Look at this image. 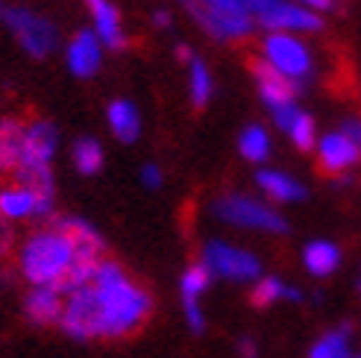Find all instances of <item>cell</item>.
I'll list each match as a JSON object with an SVG mask.
<instances>
[{"instance_id":"obj_1","label":"cell","mask_w":361,"mask_h":358,"mask_svg":"<svg viewBox=\"0 0 361 358\" xmlns=\"http://www.w3.org/2000/svg\"><path fill=\"white\" fill-rule=\"evenodd\" d=\"M92 285L103 302L97 338H103V341H123V338H133L144 329V323L153 314V294L147 291V285L135 282L126 273L121 261L100 259Z\"/></svg>"},{"instance_id":"obj_2","label":"cell","mask_w":361,"mask_h":358,"mask_svg":"<svg viewBox=\"0 0 361 358\" xmlns=\"http://www.w3.org/2000/svg\"><path fill=\"white\" fill-rule=\"evenodd\" d=\"M77 259V249L62 229H39L21 247V273L32 285H56Z\"/></svg>"},{"instance_id":"obj_3","label":"cell","mask_w":361,"mask_h":358,"mask_svg":"<svg viewBox=\"0 0 361 358\" xmlns=\"http://www.w3.org/2000/svg\"><path fill=\"white\" fill-rule=\"evenodd\" d=\"M262 59L300 85L309 80L314 70L312 50L305 47V42H300L294 32H267V39L262 42Z\"/></svg>"},{"instance_id":"obj_4","label":"cell","mask_w":361,"mask_h":358,"mask_svg":"<svg viewBox=\"0 0 361 358\" xmlns=\"http://www.w3.org/2000/svg\"><path fill=\"white\" fill-rule=\"evenodd\" d=\"M214 214L232 226H247V229H262V232H288V221L270 206L252 200L247 194H226L214 203Z\"/></svg>"},{"instance_id":"obj_5","label":"cell","mask_w":361,"mask_h":358,"mask_svg":"<svg viewBox=\"0 0 361 358\" xmlns=\"http://www.w3.org/2000/svg\"><path fill=\"white\" fill-rule=\"evenodd\" d=\"M6 24H9L12 35L18 39V44H21L35 59L50 56L53 47H56V42H59L56 27H53L47 18L35 15L30 9H9L6 12Z\"/></svg>"},{"instance_id":"obj_6","label":"cell","mask_w":361,"mask_h":358,"mask_svg":"<svg viewBox=\"0 0 361 358\" xmlns=\"http://www.w3.org/2000/svg\"><path fill=\"white\" fill-rule=\"evenodd\" d=\"M203 264L209 267L212 276L232 279V282L256 279L262 273V264L256 256L247 253V249L232 247V244H224V241H209L203 247Z\"/></svg>"},{"instance_id":"obj_7","label":"cell","mask_w":361,"mask_h":358,"mask_svg":"<svg viewBox=\"0 0 361 358\" xmlns=\"http://www.w3.org/2000/svg\"><path fill=\"white\" fill-rule=\"evenodd\" d=\"M256 18L270 32H314L323 27L314 9L291 4V0H270Z\"/></svg>"},{"instance_id":"obj_8","label":"cell","mask_w":361,"mask_h":358,"mask_svg":"<svg viewBox=\"0 0 361 358\" xmlns=\"http://www.w3.org/2000/svg\"><path fill=\"white\" fill-rule=\"evenodd\" d=\"M197 24H200L212 39H221V42H238V39H247L250 30H252V21L250 15H221L209 6H203L200 0H179Z\"/></svg>"},{"instance_id":"obj_9","label":"cell","mask_w":361,"mask_h":358,"mask_svg":"<svg viewBox=\"0 0 361 358\" xmlns=\"http://www.w3.org/2000/svg\"><path fill=\"white\" fill-rule=\"evenodd\" d=\"M56 127L44 118H35L27 123V132H24V156H21V165L18 171H30V168H50V159L56 153ZM15 171V173H18Z\"/></svg>"},{"instance_id":"obj_10","label":"cell","mask_w":361,"mask_h":358,"mask_svg":"<svg viewBox=\"0 0 361 358\" xmlns=\"http://www.w3.org/2000/svg\"><path fill=\"white\" fill-rule=\"evenodd\" d=\"M250 70H252V77H256V82H259V92H262V100L267 103V109L294 103V97L300 92V82L288 80L285 74H279V70L274 65H267L264 59H252Z\"/></svg>"},{"instance_id":"obj_11","label":"cell","mask_w":361,"mask_h":358,"mask_svg":"<svg viewBox=\"0 0 361 358\" xmlns=\"http://www.w3.org/2000/svg\"><path fill=\"white\" fill-rule=\"evenodd\" d=\"M317 159H320V171L323 173H344L347 168L361 162V150L344 132H329V135L320 138Z\"/></svg>"},{"instance_id":"obj_12","label":"cell","mask_w":361,"mask_h":358,"mask_svg":"<svg viewBox=\"0 0 361 358\" xmlns=\"http://www.w3.org/2000/svg\"><path fill=\"white\" fill-rule=\"evenodd\" d=\"M100 59H103V50H100L97 32L80 30L68 44V68H71V74L80 77V80L94 77L97 68H100Z\"/></svg>"},{"instance_id":"obj_13","label":"cell","mask_w":361,"mask_h":358,"mask_svg":"<svg viewBox=\"0 0 361 358\" xmlns=\"http://www.w3.org/2000/svg\"><path fill=\"white\" fill-rule=\"evenodd\" d=\"M62 294L53 285H32V291L24 297V311L35 326H56L62 320Z\"/></svg>"},{"instance_id":"obj_14","label":"cell","mask_w":361,"mask_h":358,"mask_svg":"<svg viewBox=\"0 0 361 358\" xmlns=\"http://www.w3.org/2000/svg\"><path fill=\"white\" fill-rule=\"evenodd\" d=\"M27 123L21 118H0V176H15L24 156Z\"/></svg>"},{"instance_id":"obj_15","label":"cell","mask_w":361,"mask_h":358,"mask_svg":"<svg viewBox=\"0 0 361 358\" xmlns=\"http://www.w3.org/2000/svg\"><path fill=\"white\" fill-rule=\"evenodd\" d=\"M50 226L62 229L65 235L71 238V244H74L77 256H88V259H103V238L97 235V229L92 223H85L80 218H50Z\"/></svg>"},{"instance_id":"obj_16","label":"cell","mask_w":361,"mask_h":358,"mask_svg":"<svg viewBox=\"0 0 361 358\" xmlns=\"http://www.w3.org/2000/svg\"><path fill=\"white\" fill-rule=\"evenodd\" d=\"M88 9H92V15H94V32H97V39L106 47L121 50L126 44V39H123V30H121L118 9L109 4V0H88Z\"/></svg>"},{"instance_id":"obj_17","label":"cell","mask_w":361,"mask_h":358,"mask_svg":"<svg viewBox=\"0 0 361 358\" xmlns=\"http://www.w3.org/2000/svg\"><path fill=\"white\" fill-rule=\"evenodd\" d=\"M256 183L270 200H276V203H297L305 197V188L297 179H291L288 173H279V171H259Z\"/></svg>"},{"instance_id":"obj_18","label":"cell","mask_w":361,"mask_h":358,"mask_svg":"<svg viewBox=\"0 0 361 358\" xmlns=\"http://www.w3.org/2000/svg\"><path fill=\"white\" fill-rule=\"evenodd\" d=\"M109 127H112V132H115L118 141L130 144V141H135L138 132H141L138 109H135L130 100H115V103H109Z\"/></svg>"},{"instance_id":"obj_19","label":"cell","mask_w":361,"mask_h":358,"mask_svg":"<svg viewBox=\"0 0 361 358\" xmlns=\"http://www.w3.org/2000/svg\"><path fill=\"white\" fill-rule=\"evenodd\" d=\"M0 214L6 221H15V218H32L35 214V194L24 185H6L0 188Z\"/></svg>"},{"instance_id":"obj_20","label":"cell","mask_w":361,"mask_h":358,"mask_svg":"<svg viewBox=\"0 0 361 358\" xmlns=\"http://www.w3.org/2000/svg\"><path fill=\"white\" fill-rule=\"evenodd\" d=\"M302 261H305V267H309L312 276H329L341 264V249L329 241H312L309 247H305Z\"/></svg>"},{"instance_id":"obj_21","label":"cell","mask_w":361,"mask_h":358,"mask_svg":"<svg viewBox=\"0 0 361 358\" xmlns=\"http://www.w3.org/2000/svg\"><path fill=\"white\" fill-rule=\"evenodd\" d=\"M276 300H294V302H300L302 300V291H297V288H288V285H282L279 279H274V276H267V279H262L256 288L250 291V302L256 309H267V306H274Z\"/></svg>"},{"instance_id":"obj_22","label":"cell","mask_w":361,"mask_h":358,"mask_svg":"<svg viewBox=\"0 0 361 358\" xmlns=\"http://www.w3.org/2000/svg\"><path fill=\"white\" fill-rule=\"evenodd\" d=\"M74 168L82 176H94L103 168V147L94 138H80L74 144Z\"/></svg>"},{"instance_id":"obj_23","label":"cell","mask_w":361,"mask_h":358,"mask_svg":"<svg viewBox=\"0 0 361 358\" xmlns=\"http://www.w3.org/2000/svg\"><path fill=\"white\" fill-rule=\"evenodd\" d=\"M238 150L247 162H264L267 153H270V138L267 132L259 127V123H252L241 132V141H238Z\"/></svg>"},{"instance_id":"obj_24","label":"cell","mask_w":361,"mask_h":358,"mask_svg":"<svg viewBox=\"0 0 361 358\" xmlns=\"http://www.w3.org/2000/svg\"><path fill=\"white\" fill-rule=\"evenodd\" d=\"M212 97V74L200 59H191V103L194 109H203Z\"/></svg>"},{"instance_id":"obj_25","label":"cell","mask_w":361,"mask_h":358,"mask_svg":"<svg viewBox=\"0 0 361 358\" xmlns=\"http://www.w3.org/2000/svg\"><path fill=\"white\" fill-rule=\"evenodd\" d=\"M309 358H350V344H347V335L344 332H329L323 335L320 341L312 347Z\"/></svg>"},{"instance_id":"obj_26","label":"cell","mask_w":361,"mask_h":358,"mask_svg":"<svg viewBox=\"0 0 361 358\" xmlns=\"http://www.w3.org/2000/svg\"><path fill=\"white\" fill-rule=\"evenodd\" d=\"M212 282V273L209 267L200 261V264H191L188 271L183 273V282H179V288H183V300H197Z\"/></svg>"},{"instance_id":"obj_27","label":"cell","mask_w":361,"mask_h":358,"mask_svg":"<svg viewBox=\"0 0 361 358\" xmlns=\"http://www.w3.org/2000/svg\"><path fill=\"white\" fill-rule=\"evenodd\" d=\"M291 132V141L297 144V150H312L314 147V118L312 115H305V112H300L297 115V121H294V127L288 130Z\"/></svg>"},{"instance_id":"obj_28","label":"cell","mask_w":361,"mask_h":358,"mask_svg":"<svg viewBox=\"0 0 361 358\" xmlns=\"http://www.w3.org/2000/svg\"><path fill=\"white\" fill-rule=\"evenodd\" d=\"M200 4L209 6V9H214V12H221V15H250L241 0H200Z\"/></svg>"},{"instance_id":"obj_29","label":"cell","mask_w":361,"mask_h":358,"mask_svg":"<svg viewBox=\"0 0 361 358\" xmlns=\"http://www.w3.org/2000/svg\"><path fill=\"white\" fill-rule=\"evenodd\" d=\"M270 115H274V121H276V127L279 130H291L294 127V121H297V115H300V109L294 103H288V106H276V109H270Z\"/></svg>"},{"instance_id":"obj_30","label":"cell","mask_w":361,"mask_h":358,"mask_svg":"<svg viewBox=\"0 0 361 358\" xmlns=\"http://www.w3.org/2000/svg\"><path fill=\"white\" fill-rule=\"evenodd\" d=\"M183 302H185V317H188V326H191V332L200 335V332L206 329V320H203L200 306H197V300H183Z\"/></svg>"},{"instance_id":"obj_31","label":"cell","mask_w":361,"mask_h":358,"mask_svg":"<svg viewBox=\"0 0 361 358\" xmlns=\"http://www.w3.org/2000/svg\"><path fill=\"white\" fill-rule=\"evenodd\" d=\"M12 241H15V235H12V226H9V221L4 218V214H0V259H6V256H9Z\"/></svg>"},{"instance_id":"obj_32","label":"cell","mask_w":361,"mask_h":358,"mask_svg":"<svg viewBox=\"0 0 361 358\" xmlns=\"http://www.w3.org/2000/svg\"><path fill=\"white\" fill-rule=\"evenodd\" d=\"M341 132H344L353 144H358V150H361V118H347L344 130H341Z\"/></svg>"},{"instance_id":"obj_33","label":"cell","mask_w":361,"mask_h":358,"mask_svg":"<svg viewBox=\"0 0 361 358\" xmlns=\"http://www.w3.org/2000/svg\"><path fill=\"white\" fill-rule=\"evenodd\" d=\"M141 183L147 185V188H159L161 185V171L156 165H144L141 168Z\"/></svg>"},{"instance_id":"obj_34","label":"cell","mask_w":361,"mask_h":358,"mask_svg":"<svg viewBox=\"0 0 361 358\" xmlns=\"http://www.w3.org/2000/svg\"><path fill=\"white\" fill-rule=\"evenodd\" d=\"M291 4H300V6H309L314 12H329L338 6V0H291Z\"/></svg>"},{"instance_id":"obj_35","label":"cell","mask_w":361,"mask_h":358,"mask_svg":"<svg viewBox=\"0 0 361 358\" xmlns=\"http://www.w3.org/2000/svg\"><path fill=\"white\" fill-rule=\"evenodd\" d=\"M241 4L247 6V12H250L252 18H256V15H259V12H262V9L270 4V0H241Z\"/></svg>"},{"instance_id":"obj_36","label":"cell","mask_w":361,"mask_h":358,"mask_svg":"<svg viewBox=\"0 0 361 358\" xmlns=\"http://www.w3.org/2000/svg\"><path fill=\"white\" fill-rule=\"evenodd\" d=\"M238 352H241L244 358H256V344H252L250 338H244V341L238 344Z\"/></svg>"},{"instance_id":"obj_37","label":"cell","mask_w":361,"mask_h":358,"mask_svg":"<svg viewBox=\"0 0 361 358\" xmlns=\"http://www.w3.org/2000/svg\"><path fill=\"white\" fill-rule=\"evenodd\" d=\"M176 56L183 59V62H191V59H194V56H191V50H188L185 44H179V47H176Z\"/></svg>"},{"instance_id":"obj_38","label":"cell","mask_w":361,"mask_h":358,"mask_svg":"<svg viewBox=\"0 0 361 358\" xmlns=\"http://www.w3.org/2000/svg\"><path fill=\"white\" fill-rule=\"evenodd\" d=\"M156 24H159V27H168V24H171V15H168V12H156Z\"/></svg>"}]
</instances>
